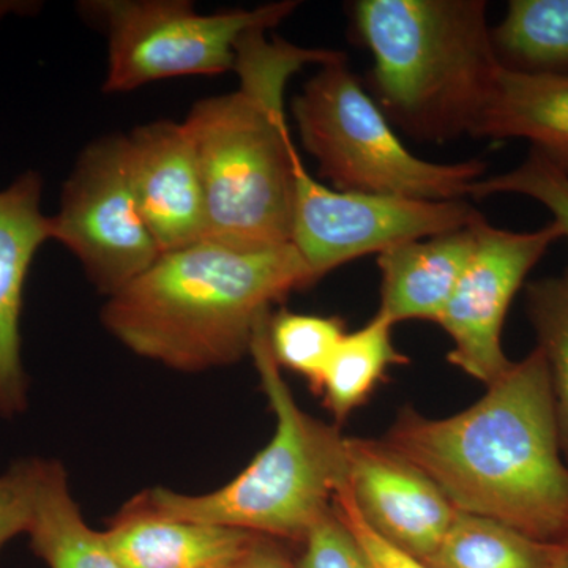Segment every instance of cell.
Instances as JSON below:
<instances>
[{
    "label": "cell",
    "mask_w": 568,
    "mask_h": 568,
    "mask_svg": "<svg viewBox=\"0 0 568 568\" xmlns=\"http://www.w3.org/2000/svg\"><path fill=\"white\" fill-rule=\"evenodd\" d=\"M395 324L379 312L364 327L343 336L336 346L320 395L336 424L342 425L355 409L368 402L387 369L409 362L394 345Z\"/></svg>",
    "instance_id": "cell-19"
},
{
    "label": "cell",
    "mask_w": 568,
    "mask_h": 568,
    "mask_svg": "<svg viewBox=\"0 0 568 568\" xmlns=\"http://www.w3.org/2000/svg\"><path fill=\"white\" fill-rule=\"evenodd\" d=\"M31 549L48 568H122L104 537L82 517L65 467L40 458L36 503L28 534Z\"/></svg>",
    "instance_id": "cell-17"
},
{
    "label": "cell",
    "mask_w": 568,
    "mask_h": 568,
    "mask_svg": "<svg viewBox=\"0 0 568 568\" xmlns=\"http://www.w3.org/2000/svg\"><path fill=\"white\" fill-rule=\"evenodd\" d=\"M474 138L528 140L568 173V77L499 69Z\"/></svg>",
    "instance_id": "cell-16"
},
{
    "label": "cell",
    "mask_w": 568,
    "mask_h": 568,
    "mask_svg": "<svg viewBox=\"0 0 568 568\" xmlns=\"http://www.w3.org/2000/svg\"><path fill=\"white\" fill-rule=\"evenodd\" d=\"M351 32L373 55L369 89L417 141L474 136L499 63L484 0H355Z\"/></svg>",
    "instance_id": "cell-4"
},
{
    "label": "cell",
    "mask_w": 568,
    "mask_h": 568,
    "mask_svg": "<svg viewBox=\"0 0 568 568\" xmlns=\"http://www.w3.org/2000/svg\"><path fill=\"white\" fill-rule=\"evenodd\" d=\"M466 200L424 201L339 192L295 166L291 244L320 282L339 265L392 246L452 233L480 219Z\"/></svg>",
    "instance_id": "cell-9"
},
{
    "label": "cell",
    "mask_w": 568,
    "mask_h": 568,
    "mask_svg": "<svg viewBox=\"0 0 568 568\" xmlns=\"http://www.w3.org/2000/svg\"><path fill=\"white\" fill-rule=\"evenodd\" d=\"M254 29L237 44V91L194 103L192 138L205 196V241L235 248L291 244L298 156L284 115L287 81L339 52L308 50Z\"/></svg>",
    "instance_id": "cell-3"
},
{
    "label": "cell",
    "mask_w": 568,
    "mask_h": 568,
    "mask_svg": "<svg viewBox=\"0 0 568 568\" xmlns=\"http://www.w3.org/2000/svg\"><path fill=\"white\" fill-rule=\"evenodd\" d=\"M383 439L424 470L457 510L544 544L567 536L568 465L538 347L463 413L428 418L405 407Z\"/></svg>",
    "instance_id": "cell-1"
},
{
    "label": "cell",
    "mask_w": 568,
    "mask_h": 568,
    "mask_svg": "<svg viewBox=\"0 0 568 568\" xmlns=\"http://www.w3.org/2000/svg\"><path fill=\"white\" fill-rule=\"evenodd\" d=\"M452 233L392 246L379 253L381 305L395 325L420 320L437 323L477 244V223Z\"/></svg>",
    "instance_id": "cell-15"
},
{
    "label": "cell",
    "mask_w": 568,
    "mask_h": 568,
    "mask_svg": "<svg viewBox=\"0 0 568 568\" xmlns=\"http://www.w3.org/2000/svg\"><path fill=\"white\" fill-rule=\"evenodd\" d=\"M43 181L37 171L0 190V417L28 409L29 383L22 362L21 315L33 257L51 241L50 216L41 211Z\"/></svg>",
    "instance_id": "cell-13"
},
{
    "label": "cell",
    "mask_w": 568,
    "mask_h": 568,
    "mask_svg": "<svg viewBox=\"0 0 568 568\" xmlns=\"http://www.w3.org/2000/svg\"><path fill=\"white\" fill-rule=\"evenodd\" d=\"M334 510L357 538L366 556L372 560L373 568H429L420 560L410 558L399 549L392 547L383 537L377 536L358 514L347 487L335 496Z\"/></svg>",
    "instance_id": "cell-26"
},
{
    "label": "cell",
    "mask_w": 568,
    "mask_h": 568,
    "mask_svg": "<svg viewBox=\"0 0 568 568\" xmlns=\"http://www.w3.org/2000/svg\"><path fill=\"white\" fill-rule=\"evenodd\" d=\"M347 489L366 525L410 558H432L457 515L443 489L384 439L347 437Z\"/></svg>",
    "instance_id": "cell-11"
},
{
    "label": "cell",
    "mask_w": 568,
    "mask_h": 568,
    "mask_svg": "<svg viewBox=\"0 0 568 568\" xmlns=\"http://www.w3.org/2000/svg\"><path fill=\"white\" fill-rule=\"evenodd\" d=\"M500 193L521 194L547 207L568 241V173L544 152L530 148L525 162L508 173L474 183L469 196L485 200Z\"/></svg>",
    "instance_id": "cell-23"
},
{
    "label": "cell",
    "mask_w": 568,
    "mask_h": 568,
    "mask_svg": "<svg viewBox=\"0 0 568 568\" xmlns=\"http://www.w3.org/2000/svg\"><path fill=\"white\" fill-rule=\"evenodd\" d=\"M41 7L40 2H24V0H0V21L10 14H32Z\"/></svg>",
    "instance_id": "cell-28"
},
{
    "label": "cell",
    "mask_w": 568,
    "mask_h": 568,
    "mask_svg": "<svg viewBox=\"0 0 568 568\" xmlns=\"http://www.w3.org/2000/svg\"><path fill=\"white\" fill-rule=\"evenodd\" d=\"M122 568H231L257 534L170 517L136 495L103 530Z\"/></svg>",
    "instance_id": "cell-14"
},
{
    "label": "cell",
    "mask_w": 568,
    "mask_h": 568,
    "mask_svg": "<svg viewBox=\"0 0 568 568\" xmlns=\"http://www.w3.org/2000/svg\"><path fill=\"white\" fill-rule=\"evenodd\" d=\"M265 315L254 328L250 355L275 416V433L253 462L230 484L204 495L156 487L141 491L170 517L248 530L301 545L331 514L335 496L347 487V437L339 425L310 416L295 402L268 342Z\"/></svg>",
    "instance_id": "cell-5"
},
{
    "label": "cell",
    "mask_w": 568,
    "mask_h": 568,
    "mask_svg": "<svg viewBox=\"0 0 568 568\" xmlns=\"http://www.w3.org/2000/svg\"><path fill=\"white\" fill-rule=\"evenodd\" d=\"M491 44L503 70L568 77V0H510Z\"/></svg>",
    "instance_id": "cell-18"
},
{
    "label": "cell",
    "mask_w": 568,
    "mask_h": 568,
    "mask_svg": "<svg viewBox=\"0 0 568 568\" xmlns=\"http://www.w3.org/2000/svg\"><path fill=\"white\" fill-rule=\"evenodd\" d=\"M39 466L40 458H22L0 474V552L14 537L28 534Z\"/></svg>",
    "instance_id": "cell-25"
},
{
    "label": "cell",
    "mask_w": 568,
    "mask_h": 568,
    "mask_svg": "<svg viewBox=\"0 0 568 568\" xmlns=\"http://www.w3.org/2000/svg\"><path fill=\"white\" fill-rule=\"evenodd\" d=\"M298 2L197 13L186 0H89L78 10L108 40L103 92H132L152 82L234 71L239 41L274 29Z\"/></svg>",
    "instance_id": "cell-7"
},
{
    "label": "cell",
    "mask_w": 568,
    "mask_h": 568,
    "mask_svg": "<svg viewBox=\"0 0 568 568\" xmlns=\"http://www.w3.org/2000/svg\"><path fill=\"white\" fill-rule=\"evenodd\" d=\"M305 151L339 192L424 201L469 196L487 164L426 162L403 144L345 54L323 63L291 103Z\"/></svg>",
    "instance_id": "cell-6"
},
{
    "label": "cell",
    "mask_w": 568,
    "mask_h": 568,
    "mask_svg": "<svg viewBox=\"0 0 568 568\" xmlns=\"http://www.w3.org/2000/svg\"><path fill=\"white\" fill-rule=\"evenodd\" d=\"M555 545V568H568V534Z\"/></svg>",
    "instance_id": "cell-29"
},
{
    "label": "cell",
    "mask_w": 568,
    "mask_h": 568,
    "mask_svg": "<svg viewBox=\"0 0 568 568\" xmlns=\"http://www.w3.org/2000/svg\"><path fill=\"white\" fill-rule=\"evenodd\" d=\"M126 174L162 253L205 241L203 179L183 122L144 123L123 134Z\"/></svg>",
    "instance_id": "cell-12"
},
{
    "label": "cell",
    "mask_w": 568,
    "mask_h": 568,
    "mask_svg": "<svg viewBox=\"0 0 568 568\" xmlns=\"http://www.w3.org/2000/svg\"><path fill=\"white\" fill-rule=\"evenodd\" d=\"M345 335V321L339 317L280 310L268 321V342L276 364L305 376L317 395L328 362Z\"/></svg>",
    "instance_id": "cell-22"
},
{
    "label": "cell",
    "mask_w": 568,
    "mask_h": 568,
    "mask_svg": "<svg viewBox=\"0 0 568 568\" xmlns=\"http://www.w3.org/2000/svg\"><path fill=\"white\" fill-rule=\"evenodd\" d=\"M562 237L556 222L534 233L499 230L485 219L477 223L476 250L436 323L454 342L452 365L487 387L506 375L514 364L503 347L508 308L529 272Z\"/></svg>",
    "instance_id": "cell-10"
},
{
    "label": "cell",
    "mask_w": 568,
    "mask_h": 568,
    "mask_svg": "<svg viewBox=\"0 0 568 568\" xmlns=\"http://www.w3.org/2000/svg\"><path fill=\"white\" fill-rule=\"evenodd\" d=\"M50 223L51 241L77 256L89 282L106 298L163 254L130 186L123 134H106L82 149Z\"/></svg>",
    "instance_id": "cell-8"
},
{
    "label": "cell",
    "mask_w": 568,
    "mask_h": 568,
    "mask_svg": "<svg viewBox=\"0 0 568 568\" xmlns=\"http://www.w3.org/2000/svg\"><path fill=\"white\" fill-rule=\"evenodd\" d=\"M317 283L293 244L245 250L203 241L163 253L102 308L126 349L182 373L237 364L272 306Z\"/></svg>",
    "instance_id": "cell-2"
},
{
    "label": "cell",
    "mask_w": 568,
    "mask_h": 568,
    "mask_svg": "<svg viewBox=\"0 0 568 568\" xmlns=\"http://www.w3.org/2000/svg\"><path fill=\"white\" fill-rule=\"evenodd\" d=\"M295 560L297 568H373L364 548L332 508L327 517L310 530Z\"/></svg>",
    "instance_id": "cell-24"
},
{
    "label": "cell",
    "mask_w": 568,
    "mask_h": 568,
    "mask_svg": "<svg viewBox=\"0 0 568 568\" xmlns=\"http://www.w3.org/2000/svg\"><path fill=\"white\" fill-rule=\"evenodd\" d=\"M231 568H297L291 560L282 541L274 538L257 537L244 558Z\"/></svg>",
    "instance_id": "cell-27"
},
{
    "label": "cell",
    "mask_w": 568,
    "mask_h": 568,
    "mask_svg": "<svg viewBox=\"0 0 568 568\" xmlns=\"http://www.w3.org/2000/svg\"><path fill=\"white\" fill-rule=\"evenodd\" d=\"M526 313L547 361L560 448L568 465V268L526 286Z\"/></svg>",
    "instance_id": "cell-21"
},
{
    "label": "cell",
    "mask_w": 568,
    "mask_h": 568,
    "mask_svg": "<svg viewBox=\"0 0 568 568\" xmlns=\"http://www.w3.org/2000/svg\"><path fill=\"white\" fill-rule=\"evenodd\" d=\"M429 568H555V545L480 515L457 510Z\"/></svg>",
    "instance_id": "cell-20"
}]
</instances>
